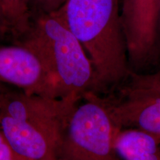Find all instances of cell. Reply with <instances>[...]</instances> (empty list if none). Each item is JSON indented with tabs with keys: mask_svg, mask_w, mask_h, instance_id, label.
Listing matches in <instances>:
<instances>
[{
	"mask_svg": "<svg viewBox=\"0 0 160 160\" xmlns=\"http://www.w3.org/2000/svg\"><path fill=\"white\" fill-rule=\"evenodd\" d=\"M104 95L111 115L121 128H134L160 139V70L131 71L128 77Z\"/></svg>",
	"mask_w": 160,
	"mask_h": 160,
	"instance_id": "5",
	"label": "cell"
},
{
	"mask_svg": "<svg viewBox=\"0 0 160 160\" xmlns=\"http://www.w3.org/2000/svg\"><path fill=\"white\" fill-rule=\"evenodd\" d=\"M10 87H11V85H6V84L0 82V95H1L4 91H6V90L8 89Z\"/></svg>",
	"mask_w": 160,
	"mask_h": 160,
	"instance_id": "14",
	"label": "cell"
},
{
	"mask_svg": "<svg viewBox=\"0 0 160 160\" xmlns=\"http://www.w3.org/2000/svg\"><path fill=\"white\" fill-rule=\"evenodd\" d=\"M0 82L31 94L58 98L54 84L39 58L19 44L0 45Z\"/></svg>",
	"mask_w": 160,
	"mask_h": 160,
	"instance_id": "7",
	"label": "cell"
},
{
	"mask_svg": "<svg viewBox=\"0 0 160 160\" xmlns=\"http://www.w3.org/2000/svg\"><path fill=\"white\" fill-rule=\"evenodd\" d=\"M0 6L11 25L17 43L29 31L33 22V17L28 0H0Z\"/></svg>",
	"mask_w": 160,
	"mask_h": 160,
	"instance_id": "9",
	"label": "cell"
},
{
	"mask_svg": "<svg viewBox=\"0 0 160 160\" xmlns=\"http://www.w3.org/2000/svg\"><path fill=\"white\" fill-rule=\"evenodd\" d=\"M68 1V0H28V2L32 14L35 10L38 15L40 13H52L59 11Z\"/></svg>",
	"mask_w": 160,
	"mask_h": 160,
	"instance_id": "10",
	"label": "cell"
},
{
	"mask_svg": "<svg viewBox=\"0 0 160 160\" xmlns=\"http://www.w3.org/2000/svg\"><path fill=\"white\" fill-rule=\"evenodd\" d=\"M80 99L31 94L11 86L0 95V131L22 160H57L68 118Z\"/></svg>",
	"mask_w": 160,
	"mask_h": 160,
	"instance_id": "1",
	"label": "cell"
},
{
	"mask_svg": "<svg viewBox=\"0 0 160 160\" xmlns=\"http://www.w3.org/2000/svg\"><path fill=\"white\" fill-rule=\"evenodd\" d=\"M157 52L158 59L160 62V5L159 9V15H158V23H157Z\"/></svg>",
	"mask_w": 160,
	"mask_h": 160,
	"instance_id": "13",
	"label": "cell"
},
{
	"mask_svg": "<svg viewBox=\"0 0 160 160\" xmlns=\"http://www.w3.org/2000/svg\"><path fill=\"white\" fill-rule=\"evenodd\" d=\"M61 10L91 59L100 92L108 93L131 71L119 0H68Z\"/></svg>",
	"mask_w": 160,
	"mask_h": 160,
	"instance_id": "2",
	"label": "cell"
},
{
	"mask_svg": "<svg viewBox=\"0 0 160 160\" xmlns=\"http://www.w3.org/2000/svg\"><path fill=\"white\" fill-rule=\"evenodd\" d=\"M122 160H160V139L134 128H122L115 142Z\"/></svg>",
	"mask_w": 160,
	"mask_h": 160,
	"instance_id": "8",
	"label": "cell"
},
{
	"mask_svg": "<svg viewBox=\"0 0 160 160\" xmlns=\"http://www.w3.org/2000/svg\"><path fill=\"white\" fill-rule=\"evenodd\" d=\"M0 160H22L14 153L0 131Z\"/></svg>",
	"mask_w": 160,
	"mask_h": 160,
	"instance_id": "12",
	"label": "cell"
},
{
	"mask_svg": "<svg viewBox=\"0 0 160 160\" xmlns=\"http://www.w3.org/2000/svg\"><path fill=\"white\" fill-rule=\"evenodd\" d=\"M121 129L105 96L86 92L68 118L57 160H122L115 148Z\"/></svg>",
	"mask_w": 160,
	"mask_h": 160,
	"instance_id": "4",
	"label": "cell"
},
{
	"mask_svg": "<svg viewBox=\"0 0 160 160\" xmlns=\"http://www.w3.org/2000/svg\"><path fill=\"white\" fill-rule=\"evenodd\" d=\"M19 44L39 58L59 99H80L86 92L102 94L91 59L69 29L62 11L40 13Z\"/></svg>",
	"mask_w": 160,
	"mask_h": 160,
	"instance_id": "3",
	"label": "cell"
},
{
	"mask_svg": "<svg viewBox=\"0 0 160 160\" xmlns=\"http://www.w3.org/2000/svg\"><path fill=\"white\" fill-rule=\"evenodd\" d=\"M11 39L14 44L16 39L13 32L0 6V42Z\"/></svg>",
	"mask_w": 160,
	"mask_h": 160,
	"instance_id": "11",
	"label": "cell"
},
{
	"mask_svg": "<svg viewBox=\"0 0 160 160\" xmlns=\"http://www.w3.org/2000/svg\"><path fill=\"white\" fill-rule=\"evenodd\" d=\"M58 160H60V159H58Z\"/></svg>",
	"mask_w": 160,
	"mask_h": 160,
	"instance_id": "15",
	"label": "cell"
},
{
	"mask_svg": "<svg viewBox=\"0 0 160 160\" xmlns=\"http://www.w3.org/2000/svg\"><path fill=\"white\" fill-rule=\"evenodd\" d=\"M159 5L160 0H123L120 17L131 71L142 73L159 62Z\"/></svg>",
	"mask_w": 160,
	"mask_h": 160,
	"instance_id": "6",
	"label": "cell"
}]
</instances>
